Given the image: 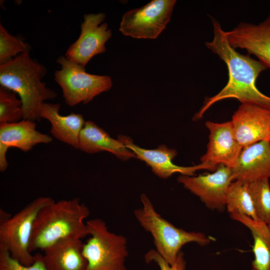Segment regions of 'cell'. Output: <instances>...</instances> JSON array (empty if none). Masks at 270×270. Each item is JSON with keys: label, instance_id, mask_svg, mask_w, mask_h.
<instances>
[{"label": "cell", "instance_id": "obj_2", "mask_svg": "<svg viewBox=\"0 0 270 270\" xmlns=\"http://www.w3.org/2000/svg\"><path fill=\"white\" fill-rule=\"evenodd\" d=\"M90 214L88 208L78 198L53 200L42 208L36 216L30 244V252L43 250L63 238L82 239L89 236L84 220Z\"/></svg>", "mask_w": 270, "mask_h": 270}, {"label": "cell", "instance_id": "obj_4", "mask_svg": "<svg viewBox=\"0 0 270 270\" xmlns=\"http://www.w3.org/2000/svg\"><path fill=\"white\" fill-rule=\"evenodd\" d=\"M140 200L142 206L134 210V216L144 230L151 234L154 250L170 264L175 262L184 245L193 242L203 246L214 240L202 232L186 231L174 226L156 210L146 194H142Z\"/></svg>", "mask_w": 270, "mask_h": 270}, {"label": "cell", "instance_id": "obj_11", "mask_svg": "<svg viewBox=\"0 0 270 270\" xmlns=\"http://www.w3.org/2000/svg\"><path fill=\"white\" fill-rule=\"evenodd\" d=\"M236 139L243 148L270 140V108L241 103L230 120Z\"/></svg>", "mask_w": 270, "mask_h": 270}, {"label": "cell", "instance_id": "obj_27", "mask_svg": "<svg viewBox=\"0 0 270 270\" xmlns=\"http://www.w3.org/2000/svg\"><path fill=\"white\" fill-rule=\"evenodd\" d=\"M12 215L2 208H0V224L7 222L11 217Z\"/></svg>", "mask_w": 270, "mask_h": 270}, {"label": "cell", "instance_id": "obj_25", "mask_svg": "<svg viewBox=\"0 0 270 270\" xmlns=\"http://www.w3.org/2000/svg\"><path fill=\"white\" fill-rule=\"evenodd\" d=\"M34 258L31 265L26 266L12 258L6 248L0 246V270H46L42 254L37 252L34 254Z\"/></svg>", "mask_w": 270, "mask_h": 270}, {"label": "cell", "instance_id": "obj_9", "mask_svg": "<svg viewBox=\"0 0 270 270\" xmlns=\"http://www.w3.org/2000/svg\"><path fill=\"white\" fill-rule=\"evenodd\" d=\"M102 12L86 14L78 39L70 46L64 56L85 68L96 55L106 51V44L112 37Z\"/></svg>", "mask_w": 270, "mask_h": 270}, {"label": "cell", "instance_id": "obj_22", "mask_svg": "<svg viewBox=\"0 0 270 270\" xmlns=\"http://www.w3.org/2000/svg\"><path fill=\"white\" fill-rule=\"evenodd\" d=\"M258 220L270 223V183L269 178L258 180L248 183Z\"/></svg>", "mask_w": 270, "mask_h": 270}, {"label": "cell", "instance_id": "obj_10", "mask_svg": "<svg viewBox=\"0 0 270 270\" xmlns=\"http://www.w3.org/2000/svg\"><path fill=\"white\" fill-rule=\"evenodd\" d=\"M177 180L207 208L222 212L226 209L228 188L234 178L231 168L220 164L212 173L197 176L180 175Z\"/></svg>", "mask_w": 270, "mask_h": 270}, {"label": "cell", "instance_id": "obj_3", "mask_svg": "<svg viewBox=\"0 0 270 270\" xmlns=\"http://www.w3.org/2000/svg\"><path fill=\"white\" fill-rule=\"evenodd\" d=\"M46 72V66L32 58L30 52L0 64V86L18 95L24 120L40 121L42 104L56 97V92L42 81Z\"/></svg>", "mask_w": 270, "mask_h": 270}, {"label": "cell", "instance_id": "obj_19", "mask_svg": "<svg viewBox=\"0 0 270 270\" xmlns=\"http://www.w3.org/2000/svg\"><path fill=\"white\" fill-rule=\"evenodd\" d=\"M78 149L88 154L106 151L124 160L136 158L134 154L120 140L112 138L104 130L90 120L85 122L80 131Z\"/></svg>", "mask_w": 270, "mask_h": 270}, {"label": "cell", "instance_id": "obj_13", "mask_svg": "<svg viewBox=\"0 0 270 270\" xmlns=\"http://www.w3.org/2000/svg\"><path fill=\"white\" fill-rule=\"evenodd\" d=\"M118 138L134 154L136 158L144 162L150 167L154 174L161 178H168L176 173L194 176L196 172L200 170H212L210 166L202 163L190 166L174 164L172 160L177 155L176 150L164 144H161L155 149H146L134 144L127 136L120 135Z\"/></svg>", "mask_w": 270, "mask_h": 270}, {"label": "cell", "instance_id": "obj_20", "mask_svg": "<svg viewBox=\"0 0 270 270\" xmlns=\"http://www.w3.org/2000/svg\"><path fill=\"white\" fill-rule=\"evenodd\" d=\"M230 216L246 227L252 236L254 259L251 264L252 270H270V229L268 224L244 215Z\"/></svg>", "mask_w": 270, "mask_h": 270}, {"label": "cell", "instance_id": "obj_16", "mask_svg": "<svg viewBox=\"0 0 270 270\" xmlns=\"http://www.w3.org/2000/svg\"><path fill=\"white\" fill-rule=\"evenodd\" d=\"M82 239L65 238L44 250L43 261L46 270H86L88 262L83 254Z\"/></svg>", "mask_w": 270, "mask_h": 270}, {"label": "cell", "instance_id": "obj_30", "mask_svg": "<svg viewBox=\"0 0 270 270\" xmlns=\"http://www.w3.org/2000/svg\"></svg>", "mask_w": 270, "mask_h": 270}, {"label": "cell", "instance_id": "obj_24", "mask_svg": "<svg viewBox=\"0 0 270 270\" xmlns=\"http://www.w3.org/2000/svg\"><path fill=\"white\" fill-rule=\"evenodd\" d=\"M30 51V46L26 42L21 38L10 34L0 24V64Z\"/></svg>", "mask_w": 270, "mask_h": 270}, {"label": "cell", "instance_id": "obj_7", "mask_svg": "<svg viewBox=\"0 0 270 270\" xmlns=\"http://www.w3.org/2000/svg\"><path fill=\"white\" fill-rule=\"evenodd\" d=\"M53 200L48 196L38 197L0 224V246L22 264L30 266L34 262L30 250L34 223L40 210Z\"/></svg>", "mask_w": 270, "mask_h": 270}, {"label": "cell", "instance_id": "obj_21", "mask_svg": "<svg viewBox=\"0 0 270 270\" xmlns=\"http://www.w3.org/2000/svg\"><path fill=\"white\" fill-rule=\"evenodd\" d=\"M226 209L230 216L242 214L258 220L248 183L236 180L230 184L226 196Z\"/></svg>", "mask_w": 270, "mask_h": 270}, {"label": "cell", "instance_id": "obj_15", "mask_svg": "<svg viewBox=\"0 0 270 270\" xmlns=\"http://www.w3.org/2000/svg\"><path fill=\"white\" fill-rule=\"evenodd\" d=\"M234 180L250 183L270 178V142L263 140L242 148L232 168Z\"/></svg>", "mask_w": 270, "mask_h": 270}, {"label": "cell", "instance_id": "obj_8", "mask_svg": "<svg viewBox=\"0 0 270 270\" xmlns=\"http://www.w3.org/2000/svg\"><path fill=\"white\" fill-rule=\"evenodd\" d=\"M175 0H152L122 16L119 30L138 39H156L170 22Z\"/></svg>", "mask_w": 270, "mask_h": 270}, {"label": "cell", "instance_id": "obj_5", "mask_svg": "<svg viewBox=\"0 0 270 270\" xmlns=\"http://www.w3.org/2000/svg\"><path fill=\"white\" fill-rule=\"evenodd\" d=\"M86 224L90 237L83 246L88 262L86 270H126V238L110 232L100 218L91 219Z\"/></svg>", "mask_w": 270, "mask_h": 270}, {"label": "cell", "instance_id": "obj_29", "mask_svg": "<svg viewBox=\"0 0 270 270\" xmlns=\"http://www.w3.org/2000/svg\"></svg>", "mask_w": 270, "mask_h": 270}, {"label": "cell", "instance_id": "obj_18", "mask_svg": "<svg viewBox=\"0 0 270 270\" xmlns=\"http://www.w3.org/2000/svg\"><path fill=\"white\" fill-rule=\"evenodd\" d=\"M59 104L44 102L40 108V117L50 124V132L57 140L78 149L79 136L85 121L82 115L60 113Z\"/></svg>", "mask_w": 270, "mask_h": 270}, {"label": "cell", "instance_id": "obj_6", "mask_svg": "<svg viewBox=\"0 0 270 270\" xmlns=\"http://www.w3.org/2000/svg\"><path fill=\"white\" fill-rule=\"evenodd\" d=\"M56 62L60 69L55 71L54 80L62 89L65 102L70 106L87 104L112 86L109 76L88 73L84 67L64 56L58 58Z\"/></svg>", "mask_w": 270, "mask_h": 270}, {"label": "cell", "instance_id": "obj_28", "mask_svg": "<svg viewBox=\"0 0 270 270\" xmlns=\"http://www.w3.org/2000/svg\"><path fill=\"white\" fill-rule=\"evenodd\" d=\"M268 226L269 228H270V223L269 224H268Z\"/></svg>", "mask_w": 270, "mask_h": 270}, {"label": "cell", "instance_id": "obj_17", "mask_svg": "<svg viewBox=\"0 0 270 270\" xmlns=\"http://www.w3.org/2000/svg\"><path fill=\"white\" fill-rule=\"evenodd\" d=\"M52 138L36 129L35 122L23 119L20 122L0 124V155L6 156L10 148L27 152L36 145L48 144Z\"/></svg>", "mask_w": 270, "mask_h": 270}, {"label": "cell", "instance_id": "obj_26", "mask_svg": "<svg viewBox=\"0 0 270 270\" xmlns=\"http://www.w3.org/2000/svg\"><path fill=\"white\" fill-rule=\"evenodd\" d=\"M144 258L147 263L155 262L160 270H186V260L184 254L182 251L172 264L168 263L154 249H151L147 252Z\"/></svg>", "mask_w": 270, "mask_h": 270}, {"label": "cell", "instance_id": "obj_14", "mask_svg": "<svg viewBox=\"0 0 270 270\" xmlns=\"http://www.w3.org/2000/svg\"><path fill=\"white\" fill-rule=\"evenodd\" d=\"M225 34L232 47L246 50L270 68V14L258 24L242 22Z\"/></svg>", "mask_w": 270, "mask_h": 270}, {"label": "cell", "instance_id": "obj_23", "mask_svg": "<svg viewBox=\"0 0 270 270\" xmlns=\"http://www.w3.org/2000/svg\"><path fill=\"white\" fill-rule=\"evenodd\" d=\"M24 119L22 104L16 94L0 86V124L14 123Z\"/></svg>", "mask_w": 270, "mask_h": 270}, {"label": "cell", "instance_id": "obj_12", "mask_svg": "<svg viewBox=\"0 0 270 270\" xmlns=\"http://www.w3.org/2000/svg\"><path fill=\"white\" fill-rule=\"evenodd\" d=\"M209 140L206 153L200 158V163L214 171L222 164L230 168L236 164L242 148L235 138L230 121L214 122L206 121Z\"/></svg>", "mask_w": 270, "mask_h": 270}, {"label": "cell", "instance_id": "obj_1", "mask_svg": "<svg viewBox=\"0 0 270 270\" xmlns=\"http://www.w3.org/2000/svg\"><path fill=\"white\" fill-rule=\"evenodd\" d=\"M212 23L214 38L205 44L226 64L228 80L218 94L206 100L194 118L200 119L213 104L228 98H236L241 103H252L270 108V96L260 92L256 86L258 77L266 66L260 60L237 52L228 43L220 24L214 18Z\"/></svg>", "mask_w": 270, "mask_h": 270}]
</instances>
